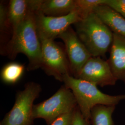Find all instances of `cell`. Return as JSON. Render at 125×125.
Instances as JSON below:
<instances>
[{"label":"cell","mask_w":125,"mask_h":125,"mask_svg":"<svg viewBox=\"0 0 125 125\" xmlns=\"http://www.w3.org/2000/svg\"><path fill=\"white\" fill-rule=\"evenodd\" d=\"M29 11L24 22L12 33L9 42L1 50V53L14 59L19 53L26 56L28 60L27 70L41 68L42 62V48L36 22L37 9L28 0Z\"/></svg>","instance_id":"6da1fadb"},{"label":"cell","mask_w":125,"mask_h":125,"mask_svg":"<svg viewBox=\"0 0 125 125\" xmlns=\"http://www.w3.org/2000/svg\"><path fill=\"white\" fill-rule=\"evenodd\" d=\"M62 82L66 87L72 90L82 115L89 121L91 109L94 106L98 105L116 106L125 99V94L111 95L103 93L96 85L71 75L65 76Z\"/></svg>","instance_id":"7a4b0ae2"},{"label":"cell","mask_w":125,"mask_h":125,"mask_svg":"<svg viewBox=\"0 0 125 125\" xmlns=\"http://www.w3.org/2000/svg\"><path fill=\"white\" fill-rule=\"evenodd\" d=\"M75 31L94 57L106 53L113 41V32L94 13L75 24Z\"/></svg>","instance_id":"3957f363"},{"label":"cell","mask_w":125,"mask_h":125,"mask_svg":"<svg viewBox=\"0 0 125 125\" xmlns=\"http://www.w3.org/2000/svg\"><path fill=\"white\" fill-rule=\"evenodd\" d=\"M77 106L72 90L62 85L49 98L33 105L32 117L34 120L43 119L51 125L59 117L73 112Z\"/></svg>","instance_id":"277c9868"},{"label":"cell","mask_w":125,"mask_h":125,"mask_svg":"<svg viewBox=\"0 0 125 125\" xmlns=\"http://www.w3.org/2000/svg\"><path fill=\"white\" fill-rule=\"evenodd\" d=\"M41 91L40 85L34 82H29L22 90L16 94L13 107L1 122L0 125H32L33 102Z\"/></svg>","instance_id":"5b68a950"},{"label":"cell","mask_w":125,"mask_h":125,"mask_svg":"<svg viewBox=\"0 0 125 125\" xmlns=\"http://www.w3.org/2000/svg\"><path fill=\"white\" fill-rule=\"evenodd\" d=\"M39 36L42 48L41 68L48 76L63 82L67 75H71L69 62L63 50L53 40Z\"/></svg>","instance_id":"8992f818"},{"label":"cell","mask_w":125,"mask_h":125,"mask_svg":"<svg viewBox=\"0 0 125 125\" xmlns=\"http://www.w3.org/2000/svg\"><path fill=\"white\" fill-rule=\"evenodd\" d=\"M35 18L39 36L53 40L72 27V25L82 20L76 9L67 15L58 17L46 16L37 11Z\"/></svg>","instance_id":"52a82bcc"},{"label":"cell","mask_w":125,"mask_h":125,"mask_svg":"<svg viewBox=\"0 0 125 125\" xmlns=\"http://www.w3.org/2000/svg\"><path fill=\"white\" fill-rule=\"evenodd\" d=\"M58 38L63 41L65 45L71 73L76 78L82 68L92 56L72 27Z\"/></svg>","instance_id":"ba28073f"},{"label":"cell","mask_w":125,"mask_h":125,"mask_svg":"<svg viewBox=\"0 0 125 125\" xmlns=\"http://www.w3.org/2000/svg\"><path fill=\"white\" fill-rule=\"evenodd\" d=\"M76 78L88 81L96 86L115 85L117 80L108 61L100 57H92L82 68Z\"/></svg>","instance_id":"9c48e42d"},{"label":"cell","mask_w":125,"mask_h":125,"mask_svg":"<svg viewBox=\"0 0 125 125\" xmlns=\"http://www.w3.org/2000/svg\"><path fill=\"white\" fill-rule=\"evenodd\" d=\"M108 62L116 79L125 82V37L113 33Z\"/></svg>","instance_id":"30bf717a"},{"label":"cell","mask_w":125,"mask_h":125,"mask_svg":"<svg viewBox=\"0 0 125 125\" xmlns=\"http://www.w3.org/2000/svg\"><path fill=\"white\" fill-rule=\"evenodd\" d=\"M94 13L113 33L125 37V18L118 11L103 4L96 7Z\"/></svg>","instance_id":"8fae6325"},{"label":"cell","mask_w":125,"mask_h":125,"mask_svg":"<svg viewBox=\"0 0 125 125\" xmlns=\"http://www.w3.org/2000/svg\"><path fill=\"white\" fill-rule=\"evenodd\" d=\"M76 0H42L39 11L46 16L58 17L75 10Z\"/></svg>","instance_id":"7c38bea8"},{"label":"cell","mask_w":125,"mask_h":125,"mask_svg":"<svg viewBox=\"0 0 125 125\" xmlns=\"http://www.w3.org/2000/svg\"><path fill=\"white\" fill-rule=\"evenodd\" d=\"M29 11L28 0H11L8 6V15L12 33L17 30Z\"/></svg>","instance_id":"4fadbf2b"},{"label":"cell","mask_w":125,"mask_h":125,"mask_svg":"<svg viewBox=\"0 0 125 125\" xmlns=\"http://www.w3.org/2000/svg\"><path fill=\"white\" fill-rule=\"evenodd\" d=\"M115 106L98 105L91 111L90 122L91 125H115L112 115Z\"/></svg>","instance_id":"5bb4252c"},{"label":"cell","mask_w":125,"mask_h":125,"mask_svg":"<svg viewBox=\"0 0 125 125\" xmlns=\"http://www.w3.org/2000/svg\"><path fill=\"white\" fill-rule=\"evenodd\" d=\"M25 69V66L22 64L16 62L8 63L1 70V79L5 83L14 84L21 79Z\"/></svg>","instance_id":"9a60e30c"},{"label":"cell","mask_w":125,"mask_h":125,"mask_svg":"<svg viewBox=\"0 0 125 125\" xmlns=\"http://www.w3.org/2000/svg\"><path fill=\"white\" fill-rule=\"evenodd\" d=\"M107 0H76V8L82 19L94 13V9L99 5L105 4Z\"/></svg>","instance_id":"2e32d148"},{"label":"cell","mask_w":125,"mask_h":125,"mask_svg":"<svg viewBox=\"0 0 125 125\" xmlns=\"http://www.w3.org/2000/svg\"><path fill=\"white\" fill-rule=\"evenodd\" d=\"M11 29L8 15V6H6L2 2L0 4V29L3 33Z\"/></svg>","instance_id":"e0dca14e"},{"label":"cell","mask_w":125,"mask_h":125,"mask_svg":"<svg viewBox=\"0 0 125 125\" xmlns=\"http://www.w3.org/2000/svg\"><path fill=\"white\" fill-rule=\"evenodd\" d=\"M72 125H91L90 121L86 119L83 116L78 106L73 111Z\"/></svg>","instance_id":"ac0fdd59"},{"label":"cell","mask_w":125,"mask_h":125,"mask_svg":"<svg viewBox=\"0 0 125 125\" xmlns=\"http://www.w3.org/2000/svg\"><path fill=\"white\" fill-rule=\"evenodd\" d=\"M73 111L59 117L51 125H72Z\"/></svg>","instance_id":"d6986e66"},{"label":"cell","mask_w":125,"mask_h":125,"mask_svg":"<svg viewBox=\"0 0 125 125\" xmlns=\"http://www.w3.org/2000/svg\"><path fill=\"white\" fill-rule=\"evenodd\" d=\"M105 4L110 7L118 6L125 7V0H107Z\"/></svg>","instance_id":"ffe728a7"},{"label":"cell","mask_w":125,"mask_h":125,"mask_svg":"<svg viewBox=\"0 0 125 125\" xmlns=\"http://www.w3.org/2000/svg\"><path fill=\"white\" fill-rule=\"evenodd\" d=\"M112 8L115 9L117 11H118L120 13H121L125 18V7H121L118 6H115L111 7Z\"/></svg>","instance_id":"44dd1931"},{"label":"cell","mask_w":125,"mask_h":125,"mask_svg":"<svg viewBox=\"0 0 125 125\" xmlns=\"http://www.w3.org/2000/svg\"></svg>","instance_id":"7402d4cb"}]
</instances>
